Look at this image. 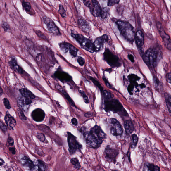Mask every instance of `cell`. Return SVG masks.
Segmentation results:
<instances>
[{
    "instance_id": "cell-1",
    "label": "cell",
    "mask_w": 171,
    "mask_h": 171,
    "mask_svg": "<svg viewBox=\"0 0 171 171\" xmlns=\"http://www.w3.org/2000/svg\"><path fill=\"white\" fill-rule=\"evenodd\" d=\"M83 136L88 146L91 148L97 149L101 146L107 136L100 126L96 125L90 132H84Z\"/></svg>"
},
{
    "instance_id": "cell-2",
    "label": "cell",
    "mask_w": 171,
    "mask_h": 171,
    "mask_svg": "<svg viewBox=\"0 0 171 171\" xmlns=\"http://www.w3.org/2000/svg\"><path fill=\"white\" fill-rule=\"evenodd\" d=\"M162 55L161 51L158 48H150L145 52L142 58L149 67L154 68L157 65Z\"/></svg>"
},
{
    "instance_id": "cell-3",
    "label": "cell",
    "mask_w": 171,
    "mask_h": 171,
    "mask_svg": "<svg viewBox=\"0 0 171 171\" xmlns=\"http://www.w3.org/2000/svg\"><path fill=\"white\" fill-rule=\"evenodd\" d=\"M116 24L120 34L128 42L134 41L135 32L134 27L128 22L121 20L117 21Z\"/></svg>"
},
{
    "instance_id": "cell-4",
    "label": "cell",
    "mask_w": 171,
    "mask_h": 171,
    "mask_svg": "<svg viewBox=\"0 0 171 171\" xmlns=\"http://www.w3.org/2000/svg\"><path fill=\"white\" fill-rule=\"evenodd\" d=\"M71 36L80 44L82 48L91 53L95 52L93 42L91 40L80 34L72 32Z\"/></svg>"
},
{
    "instance_id": "cell-5",
    "label": "cell",
    "mask_w": 171,
    "mask_h": 171,
    "mask_svg": "<svg viewBox=\"0 0 171 171\" xmlns=\"http://www.w3.org/2000/svg\"><path fill=\"white\" fill-rule=\"evenodd\" d=\"M104 110L107 112L112 111L114 113H118L120 112H126L122 105L118 100L111 99L104 100Z\"/></svg>"
},
{
    "instance_id": "cell-6",
    "label": "cell",
    "mask_w": 171,
    "mask_h": 171,
    "mask_svg": "<svg viewBox=\"0 0 171 171\" xmlns=\"http://www.w3.org/2000/svg\"><path fill=\"white\" fill-rule=\"evenodd\" d=\"M67 141L68 144V151L70 155H72L77 151H80L83 148L82 145L78 141L77 138L69 132H67Z\"/></svg>"
},
{
    "instance_id": "cell-7",
    "label": "cell",
    "mask_w": 171,
    "mask_h": 171,
    "mask_svg": "<svg viewBox=\"0 0 171 171\" xmlns=\"http://www.w3.org/2000/svg\"><path fill=\"white\" fill-rule=\"evenodd\" d=\"M119 153V150L116 147L108 145L105 148L103 155L105 160L109 162L115 163Z\"/></svg>"
},
{
    "instance_id": "cell-8",
    "label": "cell",
    "mask_w": 171,
    "mask_h": 171,
    "mask_svg": "<svg viewBox=\"0 0 171 171\" xmlns=\"http://www.w3.org/2000/svg\"><path fill=\"white\" fill-rule=\"evenodd\" d=\"M83 2L84 5L89 8L91 13L93 16L95 17H101L103 9L97 1L92 0L91 1H84Z\"/></svg>"
},
{
    "instance_id": "cell-9",
    "label": "cell",
    "mask_w": 171,
    "mask_h": 171,
    "mask_svg": "<svg viewBox=\"0 0 171 171\" xmlns=\"http://www.w3.org/2000/svg\"><path fill=\"white\" fill-rule=\"evenodd\" d=\"M104 60L112 67L120 66V61L117 56L115 55L108 49H106L103 54Z\"/></svg>"
},
{
    "instance_id": "cell-10",
    "label": "cell",
    "mask_w": 171,
    "mask_h": 171,
    "mask_svg": "<svg viewBox=\"0 0 171 171\" xmlns=\"http://www.w3.org/2000/svg\"><path fill=\"white\" fill-rule=\"evenodd\" d=\"M110 132L115 137L120 136L123 134V130L121 124L116 119L111 118L110 120Z\"/></svg>"
},
{
    "instance_id": "cell-11",
    "label": "cell",
    "mask_w": 171,
    "mask_h": 171,
    "mask_svg": "<svg viewBox=\"0 0 171 171\" xmlns=\"http://www.w3.org/2000/svg\"><path fill=\"white\" fill-rule=\"evenodd\" d=\"M43 20L49 32L57 36L60 35L61 33L59 29L51 18L45 16L44 17Z\"/></svg>"
},
{
    "instance_id": "cell-12",
    "label": "cell",
    "mask_w": 171,
    "mask_h": 171,
    "mask_svg": "<svg viewBox=\"0 0 171 171\" xmlns=\"http://www.w3.org/2000/svg\"><path fill=\"white\" fill-rule=\"evenodd\" d=\"M158 29L160 36L163 39L164 44L168 50H171V39L169 35L166 33L163 27V26L160 22H158L157 23Z\"/></svg>"
},
{
    "instance_id": "cell-13",
    "label": "cell",
    "mask_w": 171,
    "mask_h": 171,
    "mask_svg": "<svg viewBox=\"0 0 171 171\" xmlns=\"http://www.w3.org/2000/svg\"><path fill=\"white\" fill-rule=\"evenodd\" d=\"M17 102L19 108L23 111L26 112L30 105L32 103V100L22 96L17 98Z\"/></svg>"
},
{
    "instance_id": "cell-14",
    "label": "cell",
    "mask_w": 171,
    "mask_h": 171,
    "mask_svg": "<svg viewBox=\"0 0 171 171\" xmlns=\"http://www.w3.org/2000/svg\"><path fill=\"white\" fill-rule=\"evenodd\" d=\"M54 75L55 78L63 83L67 82L72 80L71 76L67 72L63 71L61 69L57 70L55 72Z\"/></svg>"
},
{
    "instance_id": "cell-15",
    "label": "cell",
    "mask_w": 171,
    "mask_h": 171,
    "mask_svg": "<svg viewBox=\"0 0 171 171\" xmlns=\"http://www.w3.org/2000/svg\"><path fill=\"white\" fill-rule=\"evenodd\" d=\"M108 40V37L106 34H104L96 39L93 43L95 52H98L101 50L103 47L104 44Z\"/></svg>"
},
{
    "instance_id": "cell-16",
    "label": "cell",
    "mask_w": 171,
    "mask_h": 171,
    "mask_svg": "<svg viewBox=\"0 0 171 171\" xmlns=\"http://www.w3.org/2000/svg\"><path fill=\"white\" fill-rule=\"evenodd\" d=\"M45 116V114L44 111L40 108L35 109L31 114L32 118L37 122H41L43 121Z\"/></svg>"
},
{
    "instance_id": "cell-17",
    "label": "cell",
    "mask_w": 171,
    "mask_h": 171,
    "mask_svg": "<svg viewBox=\"0 0 171 171\" xmlns=\"http://www.w3.org/2000/svg\"><path fill=\"white\" fill-rule=\"evenodd\" d=\"M4 119L7 127L9 129L13 130L16 125V122L15 118L9 114L8 111L6 112Z\"/></svg>"
},
{
    "instance_id": "cell-18",
    "label": "cell",
    "mask_w": 171,
    "mask_h": 171,
    "mask_svg": "<svg viewBox=\"0 0 171 171\" xmlns=\"http://www.w3.org/2000/svg\"><path fill=\"white\" fill-rule=\"evenodd\" d=\"M8 63L11 68L14 71L20 74H23V73L24 71L18 64L17 61L15 57L11 58Z\"/></svg>"
},
{
    "instance_id": "cell-19",
    "label": "cell",
    "mask_w": 171,
    "mask_h": 171,
    "mask_svg": "<svg viewBox=\"0 0 171 171\" xmlns=\"http://www.w3.org/2000/svg\"><path fill=\"white\" fill-rule=\"evenodd\" d=\"M136 43L138 48H141L144 44V35L141 30H138L135 35Z\"/></svg>"
},
{
    "instance_id": "cell-20",
    "label": "cell",
    "mask_w": 171,
    "mask_h": 171,
    "mask_svg": "<svg viewBox=\"0 0 171 171\" xmlns=\"http://www.w3.org/2000/svg\"><path fill=\"white\" fill-rule=\"evenodd\" d=\"M22 164L31 171H33L35 166L34 163L29 158L26 156L23 157L21 159Z\"/></svg>"
},
{
    "instance_id": "cell-21",
    "label": "cell",
    "mask_w": 171,
    "mask_h": 171,
    "mask_svg": "<svg viewBox=\"0 0 171 171\" xmlns=\"http://www.w3.org/2000/svg\"><path fill=\"white\" fill-rule=\"evenodd\" d=\"M20 94L23 96L25 98H29L32 100L36 98V96L28 89L26 88H22L19 90Z\"/></svg>"
},
{
    "instance_id": "cell-22",
    "label": "cell",
    "mask_w": 171,
    "mask_h": 171,
    "mask_svg": "<svg viewBox=\"0 0 171 171\" xmlns=\"http://www.w3.org/2000/svg\"><path fill=\"white\" fill-rule=\"evenodd\" d=\"M124 128L125 132L128 134H130L132 133L134 130V126L132 121L127 120L124 123Z\"/></svg>"
},
{
    "instance_id": "cell-23",
    "label": "cell",
    "mask_w": 171,
    "mask_h": 171,
    "mask_svg": "<svg viewBox=\"0 0 171 171\" xmlns=\"http://www.w3.org/2000/svg\"><path fill=\"white\" fill-rule=\"evenodd\" d=\"M78 23L79 26L83 31L87 32L90 31L91 27L87 21L83 19H80L79 20Z\"/></svg>"
},
{
    "instance_id": "cell-24",
    "label": "cell",
    "mask_w": 171,
    "mask_h": 171,
    "mask_svg": "<svg viewBox=\"0 0 171 171\" xmlns=\"http://www.w3.org/2000/svg\"><path fill=\"white\" fill-rule=\"evenodd\" d=\"M56 88H57L58 91H59L65 97L68 101L69 102L70 105H71L72 106H75V104L74 101L72 99L71 97L69 96V95L66 92H65L64 89L61 86H60L58 84V85H56Z\"/></svg>"
},
{
    "instance_id": "cell-25",
    "label": "cell",
    "mask_w": 171,
    "mask_h": 171,
    "mask_svg": "<svg viewBox=\"0 0 171 171\" xmlns=\"http://www.w3.org/2000/svg\"><path fill=\"white\" fill-rule=\"evenodd\" d=\"M46 167L45 163L43 161L38 160L33 171H46Z\"/></svg>"
},
{
    "instance_id": "cell-26",
    "label": "cell",
    "mask_w": 171,
    "mask_h": 171,
    "mask_svg": "<svg viewBox=\"0 0 171 171\" xmlns=\"http://www.w3.org/2000/svg\"><path fill=\"white\" fill-rule=\"evenodd\" d=\"M144 171H160V168L152 163H147L145 166Z\"/></svg>"
},
{
    "instance_id": "cell-27",
    "label": "cell",
    "mask_w": 171,
    "mask_h": 171,
    "mask_svg": "<svg viewBox=\"0 0 171 171\" xmlns=\"http://www.w3.org/2000/svg\"><path fill=\"white\" fill-rule=\"evenodd\" d=\"M128 78L129 80L130 83L133 84L135 86L137 87L139 85L137 83V81L139 80L140 78L137 75L134 74H130L128 76Z\"/></svg>"
},
{
    "instance_id": "cell-28",
    "label": "cell",
    "mask_w": 171,
    "mask_h": 171,
    "mask_svg": "<svg viewBox=\"0 0 171 171\" xmlns=\"http://www.w3.org/2000/svg\"><path fill=\"white\" fill-rule=\"evenodd\" d=\"M71 44L67 42H63L59 44L61 50L65 53H67L69 51V47Z\"/></svg>"
},
{
    "instance_id": "cell-29",
    "label": "cell",
    "mask_w": 171,
    "mask_h": 171,
    "mask_svg": "<svg viewBox=\"0 0 171 171\" xmlns=\"http://www.w3.org/2000/svg\"><path fill=\"white\" fill-rule=\"evenodd\" d=\"M164 96L166 105H167L168 110L169 111L170 114H171V95L170 94L167 93H164Z\"/></svg>"
},
{
    "instance_id": "cell-30",
    "label": "cell",
    "mask_w": 171,
    "mask_h": 171,
    "mask_svg": "<svg viewBox=\"0 0 171 171\" xmlns=\"http://www.w3.org/2000/svg\"><path fill=\"white\" fill-rule=\"evenodd\" d=\"M70 162L72 165H74V167L77 170L80 169L81 166L78 158H72L70 160Z\"/></svg>"
},
{
    "instance_id": "cell-31",
    "label": "cell",
    "mask_w": 171,
    "mask_h": 171,
    "mask_svg": "<svg viewBox=\"0 0 171 171\" xmlns=\"http://www.w3.org/2000/svg\"><path fill=\"white\" fill-rule=\"evenodd\" d=\"M79 51L78 49L75 47L74 46L72 45L71 44H70L69 51L70 54L74 57H77V53H78Z\"/></svg>"
},
{
    "instance_id": "cell-32",
    "label": "cell",
    "mask_w": 171,
    "mask_h": 171,
    "mask_svg": "<svg viewBox=\"0 0 171 171\" xmlns=\"http://www.w3.org/2000/svg\"><path fill=\"white\" fill-rule=\"evenodd\" d=\"M22 5L23 9L27 12H30L31 11L32 6L30 2L23 1L22 2Z\"/></svg>"
},
{
    "instance_id": "cell-33",
    "label": "cell",
    "mask_w": 171,
    "mask_h": 171,
    "mask_svg": "<svg viewBox=\"0 0 171 171\" xmlns=\"http://www.w3.org/2000/svg\"><path fill=\"white\" fill-rule=\"evenodd\" d=\"M138 137L137 134H133L132 136V143L131 144V147L132 149H134L137 146L138 142Z\"/></svg>"
},
{
    "instance_id": "cell-34",
    "label": "cell",
    "mask_w": 171,
    "mask_h": 171,
    "mask_svg": "<svg viewBox=\"0 0 171 171\" xmlns=\"http://www.w3.org/2000/svg\"><path fill=\"white\" fill-rule=\"evenodd\" d=\"M103 93L104 100H109L112 99L114 97L113 95L111 93L106 90H104Z\"/></svg>"
},
{
    "instance_id": "cell-35",
    "label": "cell",
    "mask_w": 171,
    "mask_h": 171,
    "mask_svg": "<svg viewBox=\"0 0 171 171\" xmlns=\"http://www.w3.org/2000/svg\"><path fill=\"white\" fill-rule=\"evenodd\" d=\"M90 79L93 82L95 85L99 89L101 92L103 93V88L102 87L101 85L99 82L96 80L94 78L92 77H90Z\"/></svg>"
},
{
    "instance_id": "cell-36",
    "label": "cell",
    "mask_w": 171,
    "mask_h": 171,
    "mask_svg": "<svg viewBox=\"0 0 171 171\" xmlns=\"http://www.w3.org/2000/svg\"><path fill=\"white\" fill-rule=\"evenodd\" d=\"M58 11L62 18L65 17V16H66V12H65L64 6L62 4L59 5V9H58Z\"/></svg>"
},
{
    "instance_id": "cell-37",
    "label": "cell",
    "mask_w": 171,
    "mask_h": 171,
    "mask_svg": "<svg viewBox=\"0 0 171 171\" xmlns=\"http://www.w3.org/2000/svg\"><path fill=\"white\" fill-rule=\"evenodd\" d=\"M17 113L19 117L21 120L23 121L27 120L26 117L25 115L22 110L19 108L17 109Z\"/></svg>"
},
{
    "instance_id": "cell-38",
    "label": "cell",
    "mask_w": 171,
    "mask_h": 171,
    "mask_svg": "<svg viewBox=\"0 0 171 171\" xmlns=\"http://www.w3.org/2000/svg\"><path fill=\"white\" fill-rule=\"evenodd\" d=\"M2 100H3L4 105L6 109H9L11 108L10 102L8 98H4Z\"/></svg>"
},
{
    "instance_id": "cell-39",
    "label": "cell",
    "mask_w": 171,
    "mask_h": 171,
    "mask_svg": "<svg viewBox=\"0 0 171 171\" xmlns=\"http://www.w3.org/2000/svg\"><path fill=\"white\" fill-rule=\"evenodd\" d=\"M37 139L42 142H45L46 139L45 136L41 133H37Z\"/></svg>"
},
{
    "instance_id": "cell-40",
    "label": "cell",
    "mask_w": 171,
    "mask_h": 171,
    "mask_svg": "<svg viewBox=\"0 0 171 171\" xmlns=\"http://www.w3.org/2000/svg\"><path fill=\"white\" fill-rule=\"evenodd\" d=\"M1 26L4 29V31L7 32L8 30H10L11 28L8 23L6 22H2L1 24Z\"/></svg>"
},
{
    "instance_id": "cell-41",
    "label": "cell",
    "mask_w": 171,
    "mask_h": 171,
    "mask_svg": "<svg viewBox=\"0 0 171 171\" xmlns=\"http://www.w3.org/2000/svg\"><path fill=\"white\" fill-rule=\"evenodd\" d=\"M79 93H80L82 96L84 101L86 104H88L89 103V99L87 96L86 95L85 92L83 91H79Z\"/></svg>"
},
{
    "instance_id": "cell-42",
    "label": "cell",
    "mask_w": 171,
    "mask_h": 171,
    "mask_svg": "<svg viewBox=\"0 0 171 171\" xmlns=\"http://www.w3.org/2000/svg\"><path fill=\"white\" fill-rule=\"evenodd\" d=\"M77 62L79 65L81 66H83L85 63V60L84 58L81 57H79L77 58Z\"/></svg>"
},
{
    "instance_id": "cell-43",
    "label": "cell",
    "mask_w": 171,
    "mask_h": 171,
    "mask_svg": "<svg viewBox=\"0 0 171 171\" xmlns=\"http://www.w3.org/2000/svg\"><path fill=\"white\" fill-rule=\"evenodd\" d=\"M36 32L37 36H38L39 37H41V38H42V39L46 40H47V39H46V37L44 36L43 33H42L41 31H40L39 30H36Z\"/></svg>"
},
{
    "instance_id": "cell-44",
    "label": "cell",
    "mask_w": 171,
    "mask_h": 171,
    "mask_svg": "<svg viewBox=\"0 0 171 171\" xmlns=\"http://www.w3.org/2000/svg\"><path fill=\"white\" fill-rule=\"evenodd\" d=\"M120 1L118 0H110L108 2V6H112L116 4H118Z\"/></svg>"
},
{
    "instance_id": "cell-45",
    "label": "cell",
    "mask_w": 171,
    "mask_h": 171,
    "mask_svg": "<svg viewBox=\"0 0 171 171\" xmlns=\"http://www.w3.org/2000/svg\"><path fill=\"white\" fill-rule=\"evenodd\" d=\"M0 129L2 132H5L7 130V127L6 125H5L0 120Z\"/></svg>"
},
{
    "instance_id": "cell-46",
    "label": "cell",
    "mask_w": 171,
    "mask_h": 171,
    "mask_svg": "<svg viewBox=\"0 0 171 171\" xmlns=\"http://www.w3.org/2000/svg\"><path fill=\"white\" fill-rule=\"evenodd\" d=\"M134 85L130 83L129 85L128 86L127 90L128 92L130 94H132V92L133 89L134 88Z\"/></svg>"
},
{
    "instance_id": "cell-47",
    "label": "cell",
    "mask_w": 171,
    "mask_h": 171,
    "mask_svg": "<svg viewBox=\"0 0 171 171\" xmlns=\"http://www.w3.org/2000/svg\"><path fill=\"white\" fill-rule=\"evenodd\" d=\"M8 144L11 146H13L14 145V140L13 138L11 137H8Z\"/></svg>"
},
{
    "instance_id": "cell-48",
    "label": "cell",
    "mask_w": 171,
    "mask_h": 171,
    "mask_svg": "<svg viewBox=\"0 0 171 171\" xmlns=\"http://www.w3.org/2000/svg\"><path fill=\"white\" fill-rule=\"evenodd\" d=\"M103 80L105 84H106V85L109 88L111 87V86L110 84L108 81L107 80L106 78H105V77H103Z\"/></svg>"
},
{
    "instance_id": "cell-49",
    "label": "cell",
    "mask_w": 171,
    "mask_h": 171,
    "mask_svg": "<svg viewBox=\"0 0 171 171\" xmlns=\"http://www.w3.org/2000/svg\"><path fill=\"white\" fill-rule=\"evenodd\" d=\"M72 123V125L75 126L78 125V122L77 119L75 118H73L71 120Z\"/></svg>"
},
{
    "instance_id": "cell-50",
    "label": "cell",
    "mask_w": 171,
    "mask_h": 171,
    "mask_svg": "<svg viewBox=\"0 0 171 171\" xmlns=\"http://www.w3.org/2000/svg\"><path fill=\"white\" fill-rule=\"evenodd\" d=\"M171 73L170 72V73H168L167 75V76H166V79H167V81L168 82V83L171 84Z\"/></svg>"
},
{
    "instance_id": "cell-51",
    "label": "cell",
    "mask_w": 171,
    "mask_h": 171,
    "mask_svg": "<svg viewBox=\"0 0 171 171\" xmlns=\"http://www.w3.org/2000/svg\"><path fill=\"white\" fill-rule=\"evenodd\" d=\"M129 59L131 62L133 63L134 62V57L133 56L132 54H129L128 56Z\"/></svg>"
},
{
    "instance_id": "cell-52",
    "label": "cell",
    "mask_w": 171,
    "mask_h": 171,
    "mask_svg": "<svg viewBox=\"0 0 171 171\" xmlns=\"http://www.w3.org/2000/svg\"><path fill=\"white\" fill-rule=\"evenodd\" d=\"M9 150L11 152V153L13 154V155H15V149L14 147H10V148H9Z\"/></svg>"
},
{
    "instance_id": "cell-53",
    "label": "cell",
    "mask_w": 171,
    "mask_h": 171,
    "mask_svg": "<svg viewBox=\"0 0 171 171\" xmlns=\"http://www.w3.org/2000/svg\"><path fill=\"white\" fill-rule=\"evenodd\" d=\"M154 84H155V85L156 86H158L159 85V82H159L158 80V79L155 78L154 79Z\"/></svg>"
},
{
    "instance_id": "cell-54",
    "label": "cell",
    "mask_w": 171,
    "mask_h": 171,
    "mask_svg": "<svg viewBox=\"0 0 171 171\" xmlns=\"http://www.w3.org/2000/svg\"><path fill=\"white\" fill-rule=\"evenodd\" d=\"M3 94V90L2 89L1 87V86H0V97H1V96L2 95V94Z\"/></svg>"
},
{
    "instance_id": "cell-55",
    "label": "cell",
    "mask_w": 171,
    "mask_h": 171,
    "mask_svg": "<svg viewBox=\"0 0 171 171\" xmlns=\"http://www.w3.org/2000/svg\"><path fill=\"white\" fill-rule=\"evenodd\" d=\"M4 161L3 160L0 158V166H2L4 164Z\"/></svg>"
},
{
    "instance_id": "cell-56",
    "label": "cell",
    "mask_w": 171,
    "mask_h": 171,
    "mask_svg": "<svg viewBox=\"0 0 171 171\" xmlns=\"http://www.w3.org/2000/svg\"><path fill=\"white\" fill-rule=\"evenodd\" d=\"M140 88H143L145 87H146V85H145V84H140Z\"/></svg>"
},
{
    "instance_id": "cell-57",
    "label": "cell",
    "mask_w": 171,
    "mask_h": 171,
    "mask_svg": "<svg viewBox=\"0 0 171 171\" xmlns=\"http://www.w3.org/2000/svg\"><path fill=\"white\" fill-rule=\"evenodd\" d=\"M112 171H119L118 170H112Z\"/></svg>"
}]
</instances>
